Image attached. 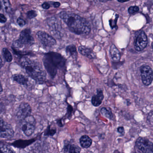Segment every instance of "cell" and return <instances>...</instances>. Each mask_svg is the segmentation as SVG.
<instances>
[{
	"label": "cell",
	"instance_id": "cell-5",
	"mask_svg": "<svg viewBox=\"0 0 153 153\" xmlns=\"http://www.w3.org/2000/svg\"><path fill=\"white\" fill-rule=\"evenodd\" d=\"M136 146L143 153H153V143L147 138L139 137L137 140Z\"/></svg>",
	"mask_w": 153,
	"mask_h": 153
},
{
	"label": "cell",
	"instance_id": "cell-11",
	"mask_svg": "<svg viewBox=\"0 0 153 153\" xmlns=\"http://www.w3.org/2000/svg\"><path fill=\"white\" fill-rule=\"evenodd\" d=\"M104 98V94L102 90H98L97 94L93 96L92 98V103L95 107H99L102 103Z\"/></svg>",
	"mask_w": 153,
	"mask_h": 153
},
{
	"label": "cell",
	"instance_id": "cell-10",
	"mask_svg": "<svg viewBox=\"0 0 153 153\" xmlns=\"http://www.w3.org/2000/svg\"><path fill=\"white\" fill-rule=\"evenodd\" d=\"M31 111V107L29 104L26 102H22L19 106L16 112V115L19 119H24L29 116Z\"/></svg>",
	"mask_w": 153,
	"mask_h": 153
},
{
	"label": "cell",
	"instance_id": "cell-7",
	"mask_svg": "<svg viewBox=\"0 0 153 153\" xmlns=\"http://www.w3.org/2000/svg\"><path fill=\"white\" fill-rule=\"evenodd\" d=\"M142 81L144 85L146 86L150 85L152 82L153 71L150 66L143 65L140 69Z\"/></svg>",
	"mask_w": 153,
	"mask_h": 153
},
{
	"label": "cell",
	"instance_id": "cell-4",
	"mask_svg": "<svg viewBox=\"0 0 153 153\" xmlns=\"http://www.w3.org/2000/svg\"><path fill=\"white\" fill-rule=\"evenodd\" d=\"M34 39L31 35L30 30H24L21 32L19 38L13 43L14 48H22L30 47L34 44Z\"/></svg>",
	"mask_w": 153,
	"mask_h": 153
},
{
	"label": "cell",
	"instance_id": "cell-27",
	"mask_svg": "<svg viewBox=\"0 0 153 153\" xmlns=\"http://www.w3.org/2000/svg\"><path fill=\"white\" fill-rule=\"evenodd\" d=\"M117 131L119 134H123L125 133V129L123 127H119L118 128Z\"/></svg>",
	"mask_w": 153,
	"mask_h": 153
},
{
	"label": "cell",
	"instance_id": "cell-28",
	"mask_svg": "<svg viewBox=\"0 0 153 153\" xmlns=\"http://www.w3.org/2000/svg\"><path fill=\"white\" fill-rule=\"evenodd\" d=\"M60 5V3L59 2H54V7H55V8H57V7H59Z\"/></svg>",
	"mask_w": 153,
	"mask_h": 153
},
{
	"label": "cell",
	"instance_id": "cell-19",
	"mask_svg": "<svg viewBox=\"0 0 153 153\" xmlns=\"http://www.w3.org/2000/svg\"><path fill=\"white\" fill-rule=\"evenodd\" d=\"M101 112L102 114L107 118L110 120L112 119L113 118V114H112L110 109H107L106 108H102L101 110Z\"/></svg>",
	"mask_w": 153,
	"mask_h": 153
},
{
	"label": "cell",
	"instance_id": "cell-29",
	"mask_svg": "<svg viewBox=\"0 0 153 153\" xmlns=\"http://www.w3.org/2000/svg\"><path fill=\"white\" fill-rule=\"evenodd\" d=\"M3 92V88L2 86L1 83V82H0V94L2 93V92Z\"/></svg>",
	"mask_w": 153,
	"mask_h": 153
},
{
	"label": "cell",
	"instance_id": "cell-8",
	"mask_svg": "<svg viewBox=\"0 0 153 153\" xmlns=\"http://www.w3.org/2000/svg\"><path fill=\"white\" fill-rule=\"evenodd\" d=\"M14 131L11 126L0 118V137L4 138H11Z\"/></svg>",
	"mask_w": 153,
	"mask_h": 153
},
{
	"label": "cell",
	"instance_id": "cell-20",
	"mask_svg": "<svg viewBox=\"0 0 153 153\" xmlns=\"http://www.w3.org/2000/svg\"><path fill=\"white\" fill-rule=\"evenodd\" d=\"M3 55L6 62H11L13 60L12 56L10 52L7 48H4L2 50Z\"/></svg>",
	"mask_w": 153,
	"mask_h": 153
},
{
	"label": "cell",
	"instance_id": "cell-17",
	"mask_svg": "<svg viewBox=\"0 0 153 153\" xmlns=\"http://www.w3.org/2000/svg\"><path fill=\"white\" fill-rule=\"evenodd\" d=\"M80 144L83 148H88L91 146L92 140L87 135L82 136L80 138Z\"/></svg>",
	"mask_w": 153,
	"mask_h": 153
},
{
	"label": "cell",
	"instance_id": "cell-21",
	"mask_svg": "<svg viewBox=\"0 0 153 153\" xmlns=\"http://www.w3.org/2000/svg\"><path fill=\"white\" fill-rule=\"evenodd\" d=\"M0 153H15V152L7 146H0Z\"/></svg>",
	"mask_w": 153,
	"mask_h": 153
},
{
	"label": "cell",
	"instance_id": "cell-30",
	"mask_svg": "<svg viewBox=\"0 0 153 153\" xmlns=\"http://www.w3.org/2000/svg\"><path fill=\"white\" fill-rule=\"evenodd\" d=\"M118 1H119V2L123 3L130 1V0H118Z\"/></svg>",
	"mask_w": 153,
	"mask_h": 153
},
{
	"label": "cell",
	"instance_id": "cell-6",
	"mask_svg": "<svg viewBox=\"0 0 153 153\" xmlns=\"http://www.w3.org/2000/svg\"><path fill=\"white\" fill-rule=\"evenodd\" d=\"M37 36L40 43L46 47H53L56 44L55 39L52 36L44 31H38Z\"/></svg>",
	"mask_w": 153,
	"mask_h": 153
},
{
	"label": "cell",
	"instance_id": "cell-14",
	"mask_svg": "<svg viewBox=\"0 0 153 153\" xmlns=\"http://www.w3.org/2000/svg\"><path fill=\"white\" fill-rule=\"evenodd\" d=\"M22 129L26 136H30L34 132L35 127L33 124L27 122L23 124Z\"/></svg>",
	"mask_w": 153,
	"mask_h": 153
},
{
	"label": "cell",
	"instance_id": "cell-18",
	"mask_svg": "<svg viewBox=\"0 0 153 153\" xmlns=\"http://www.w3.org/2000/svg\"><path fill=\"white\" fill-rule=\"evenodd\" d=\"M66 53L71 56H74L77 55V49L76 47L74 45H70L66 48Z\"/></svg>",
	"mask_w": 153,
	"mask_h": 153
},
{
	"label": "cell",
	"instance_id": "cell-2",
	"mask_svg": "<svg viewBox=\"0 0 153 153\" xmlns=\"http://www.w3.org/2000/svg\"><path fill=\"white\" fill-rule=\"evenodd\" d=\"M22 66L29 76L35 81L43 82L46 78V74L38 62L27 57L22 58Z\"/></svg>",
	"mask_w": 153,
	"mask_h": 153
},
{
	"label": "cell",
	"instance_id": "cell-26",
	"mask_svg": "<svg viewBox=\"0 0 153 153\" xmlns=\"http://www.w3.org/2000/svg\"><path fill=\"white\" fill-rule=\"evenodd\" d=\"M50 4L47 2H45L42 4V7L43 9L47 10L50 8Z\"/></svg>",
	"mask_w": 153,
	"mask_h": 153
},
{
	"label": "cell",
	"instance_id": "cell-32",
	"mask_svg": "<svg viewBox=\"0 0 153 153\" xmlns=\"http://www.w3.org/2000/svg\"><path fill=\"white\" fill-rule=\"evenodd\" d=\"M2 60L1 58V55H0V65H1V63Z\"/></svg>",
	"mask_w": 153,
	"mask_h": 153
},
{
	"label": "cell",
	"instance_id": "cell-13",
	"mask_svg": "<svg viewBox=\"0 0 153 153\" xmlns=\"http://www.w3.org/2000/svg\"><path fill=\"white\" fill-rule=\"evenodd\" d=\"M110 54L111 59L114 62H118L120 60L121 57L120 52L115 45H112L110 46Z\"/></svg>",
	"mask_w": 153,
	"mask_h": 153
},
{
	"label": "cell",
	"instance_id": "cell-1",
	"mask_svg": "<svg viewBox=\"0 0 153 153\" xmlns=\"http://www.w3.org/2000/svg\"><path fill=\"white\" fill-rule=\"evenodd\" d=\"M59 16L72 32L78 35H88L90 32V25L84 18L68 12H62Z\"/></svg>",
	"mask_w": 153,
	"mask_h": 153
},
{
	"label": "cell",
	"instance_id": "cell-9",
	"mask_svg": "<svg viewBox=\"0 0 153 153\" xmlns=\"http://www.w3.org/2000/svg\"><path fill=\"white\" fill-rule=\"evenodd\" d=\"M148 44V39L146 34L143 31H141L136 39L134 44L135 49L137 51L143 50Z\"/></svg>",
	"mask_w": 153,
	"mask_h": 153
},
{
	"label": "cell",
	"instance_id": "cell-3",
	"mask_svg": "<svg viewBox=\"0 0 153 153\" xmlns=\"http://www.w3.org/2000/svg\"><path fill=\"white\" fill-rule=\"evenodd\" d=\"M43 62L49 74L52 77H54L57 70L63 68L65 65L66 59L58 53L51 52L45 54Z\"/></svg>",
	"mask_w": 153,
	"mask_h": 153
},
{
	"label": "cell",
	"instance_id": "cell-16",
	"mask_svg": "<svg viewBox=\"0 0 153 153\" xmlns=\"http://www.w3.org/2000/svg\"><path fill=\"white\" fill-rule=\"evenodd\" d=\"M13 78L16 82L22 85H27L28 82V77L22 74H14L13 76Z\"/></svg>",
	"mask_w": 153,
	"mask_h": 153
},
{
	"label": "cell",
	"instance_id": "cell-15",
	"mask_svg": "<svg viewBox=\"0 0 153 153\" xmlns=\"http://www.w3.org/2000/svg\"><path fill=\"white\" fill-rule=\"evenodd\" d=\"M81 151V148L79 146L70 144L65 146L63 148L64 153H80Z\"/></svg>",
	"mask_w": 153,
	"mask_h": 153
},
{
	"label": "cell",
	"instance_id": "cell-31",
	"mask_svg": "<svg viewBox=\"0 0 153 153\" xmlns=\"http://www.w3.org/2000/svg\"><path fill=\"white\" fill-rule=\"evenodd\" d=\"M100 2H106L108 1H111V0H99Z\"/></svg>",
	"mask_w": 153,
	"mask_h": 153
},
{
	"label": "cell",
	"instance_id": "cell-24",
	"mask_svg": "<svg viewBox=\"0 0 153 153\" xmlns=\"http://www.w3.org/2000/svg\"><path fill=\"white\" fill-rule=\"evenodd\" d=\"M17 22L20 27H23L26 24V22L21 18H18L17 19Z\"/></svg>",
	"mask_w": 153,
	"mask_h": 153
},
{
	"label": "cell",
	"instance_id": "cell-22",
	"mask_svg": "<svg viewBox=\"0 0 153 153\" xmlns=\"http://www.w3.org/2000/svg\"><path fill=\"white\" fill-rule=\"evenodd\" d=\"M139 8L138 6H134L129 7L128 12L130 14H134L139 11Z\"/></svg>",
	"mask_w": 153,
	"mask_h": 153
},
{
	"label": "cell",
	"instance_id": "cell-25",
	"mask_svg": "<svg viewBox=\"0 0 153 153\" xmlns=\"http://www.w3.org/2000/svg\"><path fill=\"white\" fill-rule=\"evenodd\" d=\"M7 19L5 18V16L4 15L2 14V13H0V22L1 23H4L6 22Z\"/></svg>",
	"mask_w": 153,
	"mask_h": 153
},
{
	"label": "cell",
	"instance_id": "cell-12",
	"mask_svg": "<svg viewBox=\"0 0 153 153\" xmlns=\"http://www.w3.org/2000/svg\"><path fill=\"white\" fill-rule=\"evenodd\" d=\"M78 51L81 54L83 55L90 59H94V58H96V54L93 53V51L91 49L86 47L80 46L78 48Z\"/></svg>",
	"mask_w": 153,
	"mask_h": 153
},
{
	"label": "cell",
	"instance_id": "cell-23",
	"mask_svg": "<svg viewBox=\"0 0 153 153\" xmlns=\"http://www.w3.org/2000/svg\"><path fill=\"white\" fill-rule=\"evenodd\" d=\"M27 15L28 19H32L33 18H35L37 16V13L36 11L30 10L28 12Z\"/></svg>",
	"mask_w": 153,
	"mask_h": 153
}]
</instances>
